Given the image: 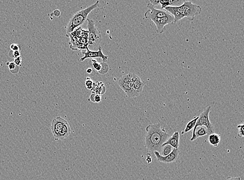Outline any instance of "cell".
Instances as JSON below:
<instances>
[{"label":"cell","mask_w":244,"mask_h":180,"mask_svg":"<svg viewBox=\"0 0 244 180\" xmlns=\"http://www.w3.org/2000/svg\"><path fill=\"white\" fill-rule=\"evenodd\" d=\"M147 7L148 9L145 13L144 17L150 21H152V20L156 18L165 17L169 14V13L165 11L156 9L155 7L150 3H148Z\"/></svg>","instance_id":"9c48e42d"},{"label":"cell","mask_w":244,"mask_h":180,"mask_svg":"<svg viewBox=\"0 0 244 180\" xmlns=\"http://www.w3.org/2000/svg\"><path fill=\"white\" fill-rule=\"evenodd\" d=\"M150 3L153 5L154 7L157 5H159L160 4V2H159V0H151L150 1Z\"/></svg>","instance_id":"f546056e"},{"label":"cell","mask_w":244,"mask_h":180,"mask_svg":"<svg viewBox=\"0 0 244 180\" xmlns=\"http://www.w3.org/2000/svg\"><path fill=\"white\" fill-rule=\"evenodd\" d=\"M165 9L169 14L173 15L174 23L184 18H187V19L189 21H192L202 12V8L200 6L193 4L192 2L186 1H184L183 4L181 6L178 7L168 6Z\"/></svg>","instance_id":"7a4b0ae2"},{"label":"cell","mask_w":244,"mask_h":180,"mask_svg":"<svg viewBox=\"0 0 244 180\" xmlns=\"http://www.w3.org/2000/svg\"><path fill=\"white\" fill-rule=\"evenodd\" d=\"M89 100L91 102H94V103H99L102 101V98L101 95L98 94L92 93L91 95L89 97Z\"/></svg>","instance_id":"d6986e66"},{"label":"cell","mask_w":244,"mask_h":180,"mask_svg":"<svg viewBox=\"0 0 244 180\" xmlns=\"http://www.w3.org/2000/svg\"><path fill=\"white\" fill-rule=\"evenodd\" d=\"M93 72V70L92 69L88 68L87 70V73L88 74H91V75H92V73Z\"/></svg>","instance_id":"1f68e13d"},{"label":"cell","mask_w":244,"mask_h":180,"mask_svg":"<svg viewBox=\"0 0 244 180\" xmlns=\"http://www.w3.org/2000/svg\"><path fill=\"white\" fill-rule=\"evenodd\" d=\"M118 85L121 89L124 91L127 97L134 98L139 95L134 90L132 86L130 73L122 76L119 80Z\"/></svg>","instance_id":"52a82bcc"},{"label":"cell","mask_w":244,"mask_h":180,"mask_svg":"<svg viewBox=\"0 0 244 180\" xmlns=\"http://www.w3.org/2000/svg\"><path fill=\"white\" fill-rule=\"evenodd\" d=\"M220 140H221V136L217 134V133H214L209 135L208 137V141L210 144L213 145L214 147H217L218 144L220 143Z\"/></svg>","instance_id":"2e32d148"},{"label":"cell","mask_w":244,"mask_h":180,"mask_svg":"<svg viewBox=\"0 0 244 180\" xmlns=\"http://www.w3.org/2000/svg\"><path fill=\"white\" fill-rule=\"evenodd\" d=\"M99 1H97L93 4L91 5L84 9H81L78 11L73 15L70 19L68 23L66 29V36L68 37L69 35L73 32L75 29L80 27L85 20L88 19V15L89 13L94 9L99 6Z\"/></svg>","instance_id":"3957f363"},{"label":"cell","mask_w":244,"mask_h":180,"mask_svg":"<svg viewBox=\"0 0 244 180\" xmlns=\"http://www.w3.org/2000/svg\"><path fill=\"white\" fill-rule=\"evenodd\" d=\"M106 87H105L103 83L102 82H94L93 87L91 90L92 93L98 94L100 95H104L106 92Z\"/></svg>","instance_id":"9a60e30c"},{"label":"cell","mask_w":244,"mask_h":180,"mask_svg":"<svg viewBox=\"0 0 244 180\" xmlns=\"http://www.w3.org/2000/svg\"><path fill=\"white\" fill-rule=\"evenodd\" d=\"M145 143L147 150L150 152L157 151L160 153L162 144L169 138V135L165 129L161 128L160 123L149 125L146 128Z\"/></svg>","instance_id":"6da1fadb"},{"label":"cell","mask_w":244,"mask_h":180,"mask_svg":"<svg viewBox=\"0 0 244 180\" xmlns=\"http://www.w3.org/2000/svg\"><path fill=\"white\" fill-rule=\"evenodd\" d=\"M157 161L162 163H169L174 162L177 160L180 154V151L178 149L173 148L171 153L166 156H162L157 151L154 152Z\"/></svg>","instance_id":"30bf717a"},{"label":"cell","mask_w":244,"mask_h":180,"mask_svg":"<svg viewBox=\"0 0 244 180\" xmlns=\"http://www.w3.org/2000/svg\"><path fill=\"white\" fill-rule=\"evenodd\" d=\"M10 49H11V50L14 52V51H19L20 47L18 45V44H13L11 45L10 46Z\"/></svg>","instance_id":"83f0119b"},{"label":"cell","mask_w":244,"mask_h":180,"mask_svg":"<svg viewBox=\"0 0 244 180\" xmlns=\"http://www.w3.org/2000/svg\"><path fill=\"white\" fill-rule=\"evenodd\" d=\"M173 148L170 145H165L162 147L161 150V154L162 156H166L171 153Z\"/></svg>","instance_id":"ac0fdd59"},{"label":"cell","mask_w":244,"mask_h":180,"mask_svg":"<svg viewBox=\"0 0 244 180\" xmlns=\"http://www.w3.org/2000/svg\"><path fill=\"white\" fill-rule=\"evenodd\" d=\"M174 17L171 14H169L165 17L161 18H156L152 21L155 23L156 26L157 33H162L165 30V26L167 24H172L174 23Z\"/></svg>","instance_id":"ba28073f"},{"label":"cell","mask_w":244,"mask_h":180,"mask_svg":"<svg viewBox=\"0 0 244 180\" xmlns=\"http://www.w3.org/2000/svg\"><path fill=\"white\" fill-rule=\"evenodd\" d=\"M179 142H180V135L179 132L176 131L173 133L171 136L167 139V141L162 144V147L165 145H170L173 148L178 149L179 147Z\"/></svg>","instance_id":"4fadbf2b"},{"label":"cell","mask_w":244,"mask_h":180,"mask_svg":"<svg viewBox=\"0 0 244 180\" xmlns=\"http://www.w3.org/2000/svg\"><path fill=\"white\" fill-rule=\"evenodd\" d=\"M160 4L161 5V8L165 9V8L170 6L169 1H159Z\"/></svg>","instance_id":"484cf974"},{"label":"cell","mask_w":244,"mask_h":180,"mask_svg":"<svg viewBox=\"0 0 244 180\" xmlns=\"http://www.w3.org/2000/svg\"><path fill=\"white\" fill-rule=\"evenodd\" d=\"M89 64L90 65H92V66L93 67V68H94L96 71H97L98 72L100 71V70H101V68H102L101 64L97 62V61L95 60V59H92V60L89 61Z\"/></svg>","instance_id":"ffe728a7"},{"label":"cell","mask_w":244,"mask_h":180,"mask_svg":"<svg viewBox=\"0 0 244 180\" xmlns=\"http://www.w3.org/2000/svg\"><path fill=\"white\" fill-rule=\"evenodd\" d=\"M130 75L133 88L139 95L142 92L144 86L145 85V83L142 81L138 76L134 73H130Z\"/></svg>","instance_id":"7c38bea8"},{"label":"cell","mask_w":244,"mask_h":180,"mask_svg":"<svg viewBox=\"0 0 244 180\" xmlns=\"http://www.w3.org/2000/svg\"><path fill=\"white\" fill-rule=\"evenodd\" d=\"M51 130L55 140H63L68 138L71 133V128L67 121L60 116L53 119Z\"/></svg>","instance_id":"277c9868"},{"label":"cell","mask_w":244,"mask_h":180,"mask_svg":"<svg viewBox=\"0 0 244 180\" xmlns=\"http://www.w3.org/2000/svg\"><path fill=\"white\" fill-rule=\"evenodd\" d=\"M53 15H54L55 16H56V17H58V16L61 15V12H60V11H58V10H55V11L53 12V13L52 14V16Z\"/></svg>","instance_id":"4dcf8cb0"},{"label":"cell","mask_w":244,"mask_h":180,"mask_svg":"<svg viewBox=\"0 0 244 180\" xmlns=\"http://www.w3.org/2000/svg\"><path fill=\"white\" fill-rule=\"evenodd\" d=\"M170 6L172 7H178L183 4L184 1L183 0H170Z\"/></svg>","instance_id":"7402d4cb"},{"label":"cell","mask_w":244,"mask_h":180,"mask_svg":"<svg viewBox=\"0 0 244 180\" xmlns=\"http://www.w3.org/2000/svg\"><path fill=\"white\" fill-rule=\"evenodd\" d=\"M234 180H241L240 177H234Z\"/></svg>","instance_id":"d6a6232c"},{"label":"cell","mask_w":244,"mask_h":180,"mask_svg":"<svg viewBox=\"0 0 244 180\" xmlns=\"http://www.w3.org/2000/svg\"><path fill=\"white\" fill-rule=\"evenodd\" d=\"M88 21V49L94 50L99 48L102 39L100 31L96 27L95 23L92 20L87 19Z\"/></svg>","instance_id":"5b68a950"},{"label":"cell","mask_w":244,"mask_h":180,"mask_svg":"<svg viewBox=\"0 0 244 180\" xmlns=\"http://www.w3.org/2000/svg\"><path fill=\"white\" fill-rule=\"evenodd\" d=\"M209 135L208 129L206 127L203 126H199L193 129L192 136L190 139L191 141H194L197 139V138L202 136H205L206 135Z\"/></svg>","instance_id":"5bb4252c"},{"label":"cell","mask_w":244,"mask_h":180,"mask_svg":"<svg viewBox=\"0 0 244 180\" xmlns=\"http://www.w3.org/2000/svg\"><path fill=\"white\" fill-rule=\"evenodd\" d=\"M20 56H21V53H20V51H14V52H13L12 57L14 58V59L16 58L20 57Z\"/></svg>","instance_id":"f1b7e54d"},{"label":"cell","mask_w":244,"mask_h":180,"mask_svg":"<svg viewBox=\"0 0 244 180\" xmlns=\"http://www.w3.org/2000/svg\"><path fill=\"white\" fill-rule=\"evenodd\" d=\"M100 64L102 65V68H101L100 71L99 72V73L102 75L106 74L109 71V65L107 64V62H101Z\"/></svg>","instance_id":"44dd1931"},{"label":"cell","mask_w":244,"mask_h":180,"mask_svg":"<svg viewBox=\"0 0 244 180\" xmlns=\"http://www.w3.org/2000/svg\"><path fill=\"white\" fill-rule=\"evenodd\" d=\"M94 81H93L89 77H87L86 80L85 82V85L86 88L89 90H91L92 89L94 85Z\"/></svg>","instance_id":"603a6c76"},{"label":"cell","mask_w":244,"mask_h":180,"mask_svg":"<svg viewBox=\"0 0 244 180\" xmlns=\"http://www.w3.org/2000/svg\"><path fill=\"white\" fill-rule=\"evenodd\" d=\"M6 65L8 66V68L11 72H13V71L15 70L17 68V65H16L15 64L14 62H8L6 63Z\"/></svg>","instance_id":"d4e9b609"},{"label":"cell","mask_w":244,"mask_h":180,"mask_svg":"<svg viewBox=\"0 0 244 180\" xmlns=\"http://www.w3.org/2000/svg\"><path fill=\"white\" fill-rule=\"evenodd\" d=\"M237 128L238 129V134H237V136H238V137L243 138L244 136V124L238 125Z\"/></svg>","instance_id":"cb8c5ba5"},{"label":"cell","mask_w":244,"mask_h":180,"mask_svg":"<svg viewBox=\"0 0 244 180\" xmlns=\"http://www.w3.org/2000/svg\"><path fill=\"white\" fill-rule=\"evenodd\" d=\"M87 52H82V53L84 54V57L81 58L80 60L81 61H84L85 59L88 58H101L103 60V62H106L107 61L108 56H106L104 54L102 51V47L99 46L97 51H91L87 47Z\"/></svg>","instance_id":"8fae6325"},{"label":"cell","mask_w":244,"mask_h":180,"mask_svg":"<svg viewBox=\"0 0 244 180\" xmlns=\"http://www.w3.org/2000/svg\"><path fill=\"white\" fill-rule=\"evenodd\" d=\"M211 110V106L210 105L207 106L205 110L200 114L198 116V119L197 120L195 126L193 129L196 128L199 126H203L208 129L209 135L214 133V129L212 124L211 123L209 120V113Z\"/></svg>","instance_id":"8992f818"},{"label":"cell","mask_w":244,"mask_h":180,"mask_svg":"<svg viewBox=\"0 0 244 180\" xmlns=\"http://www.w3.org/2000/svg\"><path fill=\"white\" fill-rule=\"evenodd\" d=\"M22 57L21 56L18 57L14 59V62L15 64L16 65L18 66V67H20L21 65V63H22Z\"/></svg>","instance_id":"4316f807"},{"label":"cell","mask_w":244,"mask_h":180,"mask_svg":"<svg viewBox=\"0 0 244 180\" xmlns=\"http://www.w3.org/2000/svg\"><path fill=\"white\" fill-rule=\"evenodd\" d=\"M198 119V116L195 117L192 120L190 121L187 124V125L185 126V129H184L185 133H187L188 132L190 131L191 130H192V129H194Z\"/></svg>","instance_id":"e0dca14e"}]
</instances>
